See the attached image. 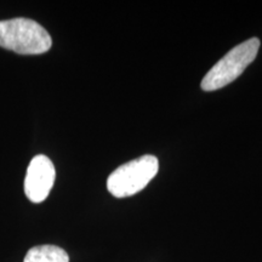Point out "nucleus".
<instances>
[{"mask_svg": "<svg viewBox=\"0 0 262 262\" xmlns=\"http://www.w3.org/2000/svg\"><path fill=\"white\" fill-rule=\"evenodd\" d=\"M47 29L33 19L17 17L0 21V48L21 55H40L51 49Z\"/></svg>", "mask_w": 262, "mask_h": 262, "instance_id": "nucleus-1", "label": "nucleus"}, {"mask_svg": "<svg viewBox=\"0 0 262 262\" xmlns=\"http://www.w3.org/2000/svg\"><path fill=\"white\" fill-rule=\"evenodd\" d=\"M24 262H70L68 254L55 245H39L29 249Z\"/></svg>", "mask_w": 262, "mask_h": 262, "instance_id": "nucleus-5", "label": "nucleus"}, {"mask_svg": "<svg viewBox=\"0 0 262 262\" xmlns=\"http://www.w3.org/2000/svg\"><path fill=\"white\" fill-rule=\"evenodd\" d=\"M258 38H250L229 50L203 78L201 86L204 91L219 90L237 79L257 56Z\"/></svg>", "mask_w": 262, "mask_h": 262, "instance_id": "nucleus-2", "label": "nucleus"}, {"mask_svg": "<svg viewBox=\"0 0 262 262\" xmlns=\"http://www.w3.org/2000/svg\"><path fill=\"white\" fill-rule=\"evenodd\" d=\"M158 170V158L150 155L123 164L108 176V192L116 198H125L136 194L148 185Z\"/></svg>", "mask_w": 262, "mask_h": 262, "instance_id": "nucleus-3", "label": "nucleus"}, {"mask_svg": "<svg viewBox=\"0 0 262 262\" xmlns=\"http://www.w3.org/2000/svg\"><path fill=\"white\" fill-rule=\"evenodd\" d=\"M56 171L50 158L35 156L29 163L25 179V193L33 203H41L48 198L54 186Z\"/></svg>", "mask_w": 262, "mask_h": 262, "instance_id": "nucleus-4", "label": "nucleus"}]
</instances>
